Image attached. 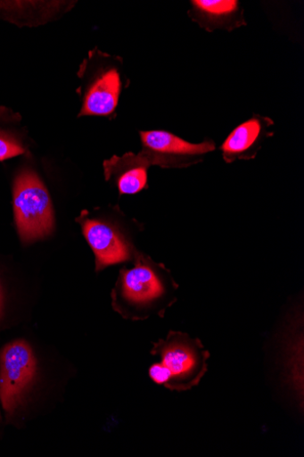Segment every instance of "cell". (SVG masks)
Wrapping results in <instances>:
<instances>
[{"label": "cell", "instance_id": "6da1fadb", "mask_svg": "<svg viewBox=\"0 0 304 457\" xmlns=\"http://www.w3.org/2000/svg\"><path fill=\"white\" fill-rule=\"evenodd\" d=\"M132 269L119 271L112 290V306L123 318L145 320L152 315L163 317L177 302L179 285L162 264L137 252Z\"/></svg>", "mask_w": 304, "mask_h": 457}, {"label": "cell", "instance_id": "7a4b0ae2", "mask_svg": "<svg viewBox=\"0 0 304 457\" xmlns=\"http://www.w3.org/2000/svg\"><path fill=\"white\" fill-rule=\"evenodd\" d=\"M151 353L160 358L170 373L166 388L176 392H186L198 386L206 375L210 357L200 339L175 330L153 344Z\"/></svg>", "mask_w": 304, "mask_h": 457}, {"label": "cell", "instance_id": "3957f363", "mask_svg": "<svg viewBox=\"0 0 304 457\" xmlns=\"http://www.w3.org/2000/svg\"><path fill=\"white\" fill-rule=\"evenodd\" d=\"M17 228L24 243L45 238L53 228V204L38 177L24 170L16 179L13 191Z\"/></svg>", "mask_w": 304, "mask_h": 457}, {"label": "cell", "instance_id": "277c9868", "mask_svg": "<svg viewBox=\"0 0 304 457\" xmlns=\"http://www.w3.org/2000/svg\"><path fill=\"white\" fill-rule=\"evenodd\" d=\"M37 370L36 357L26 341H14L0 353V401L9 417L23 403Z\"/></svg>", "mask_w": 304, "mask_h": 457}, {"label": "cell", "instance_id": "5b68a950", "mask_svg": "<svg viewBox=\"0 0 304 457\" xmlns=\"http://www.w3.org/2000/svg\"><path fill=\"white\" fill-rule=\"evenodd\" d=\"M143 152L152 165L161 169L185 170L204 161L206 156L216 150L211 139L193 144L166 131L141 132Z\"/></svg>", "mask_w": 304, "mask_h": 457}, {"label": "cell", "instance_id": "8992f818", "mask_svg": "<svg viewBox=\"0 0 304 457\" xmlns=\"http://www.w3.org/2000/svg\"><path fill=\"white\" fill-rule=\"evenodd\" d=\"M83 234L96 259V271L134 259L137 251L116 223L107 220L86 219Z\"/></svg>", "mask_w": 304, "mask_h": 457}, {"label": "cell", "instance_id": "52a82bcc", "mask_svg": "<svg viewBox=\"0 0 304 457\" xmlns=\"http://www.w3.org/2000/svg\"><path fill=\"white\" fill-rule=\"evenodd\" d=\"M273 119L253 114L240 124L221 145L223 158L227 163L254 159L265 143L274 137Z\"/></svg>", "mask_w": 304, "mask_h": 457}, {"label": "cell", "instance_id": "ba28073f", "mask_svg": "<svg viewBox=\"0 0 304 457\" xmlns=\"http://www.w3.org/2000/svg\"><path fill=\"white\" fill-rule=\"evenodd\" d=\"M189 18L208 32L234 31L247 26L238 0H192Z\"/></svg>", "mask_w": 304, "mask_h": 457}, {"label": "cell", "instance_id": "9c48e42d", "mask_svg": "<svg viewBox=\"0 0 304 457\" xmlns=\"http://www.w3.org/2000/svg\"><path fill=\"white\" fill-rule=\"evenodd\" d=\"M96 75L88 92L80 112L83 115L111 116L114 113L124 86L119 65L109 62Z\"/></svg>", "mask_w": 304, "mask_h": 457}, {"label": "cell", "instance_id": "30bf717a", "mask_svg": "<svg viewBox=\"0 0 304 457\" xmlns=\"http://www.w3.org/2000/svg\"><path fill=\"white\" fill-rule=\"evenodd\" d=\"M103 165L106 180H112L120 195H135L147 188L152 162L143 151L139 154L114 155Z\"/></svg>", "mask_w": 304, "mask_h": 457}, {"label": "cell", "instance_id": "8fae6325", "mask_svg": "<svg viewBox=\"0 0 304 457\" xmlns=\"http://www.w3.org/2000/svg\"><path fill=\"white\" fill-rule=\"evenodd\" d=\"M24 152V148L16 142L0 136V161L21 155Z\"/></svg>", "mask_w": 304, "mask_h": 457}, {"label": "cell", "instance_id": "7c38bea8", "mask_svg": "<svg viewBox=\"0 0 304 457\" xmlns=\"http://www.w3.org/2000/svg\"><path fill=\"white\" fill-rule=\"evenodd\" d=\"M151 379L159 386H168L170 381V373L160 362L154 363L149 370Z\"/></svg>", "mask_w": 304, "mask_h": 457}, {"label": "cell", "instance_id": "4fadbf2b", "mask_svg": "<svg viewBox=\"0 0 304 457\" xmlns=\"http://www.w3.org/2000/svg\"><path fill=\"white\" fill-rule=\"evenodd\" d=\"M4 310V295L2 283H0V320H2V319H3Z\"/></svg>", "mask_w": 304, "mask_h": 457}, {"label": "cell", "instance_id": "5bb4252c", "mask_svg": "<svg viewBox=\"0 0 304 457\" xmlns=\"http://www.w3.org/2000/svg\"><path fill=\"white\" fill-rule=\"evenodd\" d=\"M0 418H2V417H0Z\"/></svg>", "mask_w": 304, "mask_h": 457}]
</instances>
